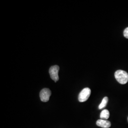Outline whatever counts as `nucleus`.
Masks as SVG:
<instances>
[{
  "label": "nucleus",
  "mask_w": 128,
  "mask_h": 128,
  "mask_svg": "<svg viewBox=\"0 0 128 128\" xmlns=\"http://www.w3.org/2000/svg\"><path fill=\"white\" fill-rule=\"evenodd\" d=\"M115 78L118 82L122 84H126L128 81V74L122 70L116 71L114 74Z\"/></svg>",
  "instance_id": "1"
},
{
  "label": "nucleus",
  "mask_w": 128,
  "mask_h": 128,
  "mask_svg": "<svg viewBox=\"0 0 128 128\" xmlns=\"http://www.w3.org/2000/svg\"><path fill=\"white\" fill-rule=\"evenodd\" d=\"M91 91L89 88H85L80 92L78 96V100L80 102H84L87 101L90 96Z\"/></svg>",
  "instance_id": "2"
},
{
  "label": "nucleus",
  "mask_w": 128,
  "mask_h": 128,
  "mask_svg": "<svg viewBox=\"0 0 128 128\" xmlns=\"http://www.w3.org/2000/svg\"><path fill=\"white\" fill-rule=\"evenodd\" d=\"M60 70V67L55 65L52 66L49 70V73L51 79L54 80L55 82H56L59 80L58 72Z\"/></svg>",
  "instance_id": "3"
},
{
  "label": "nucleus",
  "mask_w": 128,
  "mask_h": 128,
  "mask_svg": "<svg viewBox=\"0 0 128 128\" xmlns=\"http://www.w3.org/2000/svg\"><path fill=\"white\" fill-rule=\"evenodd\" d=\"M51 95V92L48 88L43 89L40 94V99L43 102H47L49 101Z\"/></svg>",
  "instance_id": "4"
},
{
  "label": "nucleus",
  "mask_w": 128,
  "mask_h": 128,
  "mask_svg": "<svg viewBox=\"0 0 128 128\" xmlns=\"http://www.w3.org/2000/svg\"><path fill=\"white\" fill-rule=\"evenodd\" d=\"M96 125L102 128H109L111 126V123L109 120L100 119L97 120L96 122Z\"/></svg>",
  "instance_id": "5"
},
{
  "label": "nucleus",
  "mask_w": 128,
  "mask_h": 128,
  "mask_svg": "<svg viewBox=\"0 0 128 128\" xmlns=\"http://www.w3.org/2000/svg\"><path fill=\"white\" fill-rule=\"evenodd\" d=\"M110 117V112L108 110H104L100 114V118L102 120H107V119H109Z\"/></svg>",
  "instance_id": "6"
},
{
  "label": "nucleus",
  "mask_w": 128,
  "mask_h": 128,
  "mask_svg": "<svg viewBox=\"0 0 128 128\" xmlns=\"http://www.w3.org/2000/svg\"><path fill=\"white\" fill-rule=\"evenodd\" d=\"M108 102V98L107 97H105L103 98L102 102L100 104L99 106V109H102L106 107V106L107 105V103Z\"/></svg>",
  "instance_id": "7"
},
{
  "label": "nucleus",
  "mask_w": 128,
  "mask_h": 128,
  "mask_svg": "<svg viewBox=\"0 0 128 128\" xmlns=\"http://www.w3.org/2000/svg\"><path fill=\"white\" fill-rule=\"evenodd\" d=\"M124 37L128 38V27L126 28L124 30Z\"/></svg>",
  "instance_id": "8"
},
{
  "label": "nucleus",
  "mask_w": 128,
  "mask_h": 128,
  "mask_svg": "<svg viewBox=\"0 0 128 128\" xmlns=\"http://www.w3.org/2000/svg\"></svg>",
  "instance_id": "9"
}]
</instances>
